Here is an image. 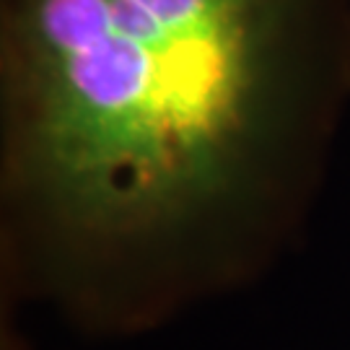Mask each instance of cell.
<instances>
[{
  "mask_svg": "<svg viewBox=\"0 0 350 350\" xmlns=\"http://www.w3.org/2000/svg\"><path fill=\"white\" fill-rule=\"evenodd\" d=\"M304 0H8L13 166L55 224L140 239L234 195Z\"/></svg>",
  "mask_w": 350,
  "mask_h": 350,
  "instance_id": "6da1fadb",
  "label": "cell"
}]
</instances>
